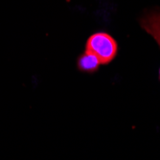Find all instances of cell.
Segmentation results:
<instances>
[{"label": "cell", "instance_id": "7a4b0ae2", "mask_svg": "<svg viewBox=\"0 0 160 160\" xmlns=\"http://www.w3.org/2000/svg\"><path fill=\"white\" fill-rule=\"evenodd\" d=\"M140 25L160 46V12L153 11L146 13L141 18Z\"/></svg>", "mask_w": 160, "mask_h": 160}, {"label": "cell", "instance_id": "3957f363", "mask_svg": "<svg viewBox=\"0 0 160 160\" xmlns=\"http://www.w3.org/2000/svg\"><path fill=\"white\" fill-rule=\"evenodd\" d=\"M100 65L101 63L97 58L87 52L82 54L77 61V66L79 70L84 73H94L99 69Z\"/></svg>", "mask_w": 160, "mask_h": 160}, {"label": "cell", "instance_id": "277c9868", "mask_svg": "<svg viewBox=\"0 0 160 160\" xmlns=\"http://www.w3.org/2000/svg\"><path fill=\"white\" fill-rule=\"evenodd\" d=\"M159 80H160V69H159Z\"/></svg>", "mask_w": 160, "mask_h": 160}, {"label": "cell", "instance_id": "6da1fadb", "mask_svg": "<svg viewBox=\"0 0 160 160\" xmlns=\"http://www.w3.org/2000/svg\"><path fill=\"white\" fill-rule=\"evenodd\" d=\"M117 42L108 33H94L86 40L85 52L94 55L103 65L112 62L117 55Z\"/></svg>", "mask_w": 160, "mask_h": 160}]
</instances>
